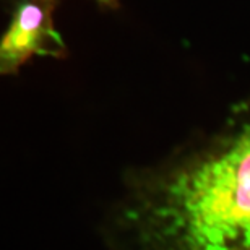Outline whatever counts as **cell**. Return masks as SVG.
Masks as SVG:
<instances>
[{
    "instance_id": "6da1fadb",
    "label": "cell",
    "mask_w": 250,
    "mask_h": 250,
    "mask_svg": "<svg viewBox=\"0 0 250 250\" xmlns=\"http://www.w3.org/2000/svg\"><path fill=\"white\" fill-rule=\"evenodd\" d=\"M106 250H250V93L214 127L124 172Z\"/></svg>"
},
{
    "instance_id": "7a4b0ae2",
    "label": "cell",
    "mask_w": 250,
    "mask_h": 250,
    "mask_svg": "<svg viewBox=\"0 0 250 250\" xmlns=\"http://www.w3.org/2000/svg\"><path fill=\"white\" fill-rule=\"evenodd\" d=\"M57 0H10V21L0 39V73L17 75L33 57H67L54 26Z\"/></svg>"
},
{
    "instance_id": "3957f363",
    "label": "cell",
    "mask_w": 250,
    "mask_h": 250,
    "mask_svg": "<svg viewBox=\"0 0 250 250\" xmlns=\"http://www.w3.org/2000/svg\"><path fill=\"white\" fill-rule=\"evenodd\" d=\"M99 5H103V7L106 8H111V10H116L119 8V0H96Z\"/></svg>"
}]
</instances>
